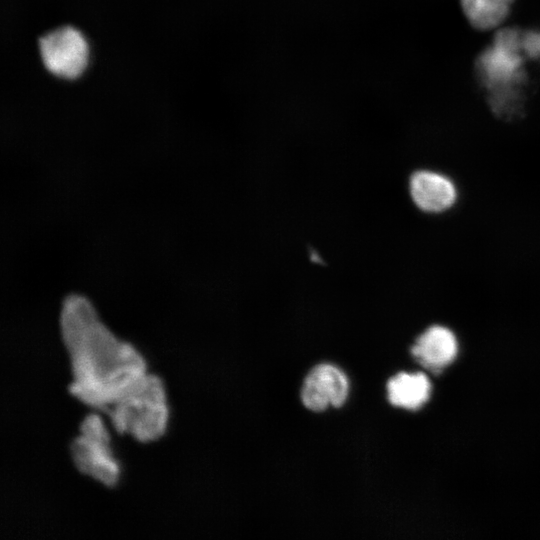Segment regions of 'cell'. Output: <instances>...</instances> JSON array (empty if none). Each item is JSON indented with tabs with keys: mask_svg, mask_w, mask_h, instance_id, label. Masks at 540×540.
<instances>
[{
	"mask_svg": "<svg viewBox=\"0 0 540 540\" xmlns=\"http://www.w3.org/2000/svg\"><path fill=\"white\" fill-rule=\"evenodd\" d=\"M411 352L426 368L440 370L454 360L457 354V340L448 328L440 325L431 326L417 338Z\"/></svg>",
	"mask_w": 540,
	"mask_h": 540,
	"instance_id": "cell-7",
	"label": "cell"
},
{
	"mask_svg": "<svg viewBox=\"0 0 540 540\" xmlns=\"http://www.w3.org/2000/svg\"><path fill=\"white\" fill-rule=\"evenodd\" d=\"M80 432L70 446L76 468L109 488L115 487L119 480V464L113 457L110 437L101 418L89 414L81 423Z\"/></svg>",
	"mask_w": 540,
	"mask_h": 540,
	"instance_id": "cell-3",
	"label": "cell"
},
{
	"mask_svg": "<svg viewBox=\"0 0 540 540\" xmlns=\"http://www.w3.org/2000/svg\"><path fill=\"white\" fill-rule=\"evenodd\" d=\"M104 413L110 417L118 434L127 433L140 442L159 439L166 431L168 420L162 380L146 374Z\"/></svg>",
	"mask_w": 540,
	"mask_h": 540,
	"instance_id": "cell-2",
	"label": "cell"
},
{
	"mask_svg": "<svg viewBox=\"0 0 540 540\" xmlns=\"http://www.w3.org/2000/svg\"><path fill=\"white\" fill-rule=\"evenodd\" d=\"M430 391L429 379L422 373H399L387 384L390 403L412 410L418 409L428 400Z\"/></svg>",
	"mask_w": 540,
	"mask_h": 540,
	"instance_id": "cell-8",
	"label": "cell"
},
{
	"mask_svg": "<svg viewBox=\"0 0 540 540\" xmlns=\"http://www.w3.org/2000/svg\"><path fill=\"white\" fill-rule=\"evenodd\" d=\"M60 327L72 367L69 391L86 405L104 412L147 374L142 355L115 337L84 296L64 299Z\"/></svg>",
	"mask_w": 540,
	"mask_h": 540,
	"instance_id": "cell-1",
	"label": "cell"
},
{
	"mask_svg": "<svg viewBox=\"0 0 540 540\" xmlns=\"http://www.w3.org/2000/svg\"><path fill=\"white\" fill-rule=\"evenodd\" d=\"M409 192L414 204L428 213L446 211L457 199L454 182L447 176L431 170L414 172L409 180Z\"/></svg>",
	"mask_w": 540,
	"mask_h": 540,
	"instance_id": "cell-6",
	"label": "cell"
},
{
	"mask_svg": "<svg viewBox=\"0 0 540 540\" xmlns=\"http://www.w3.org/2000/svg\"><path fill=\"white\" fill-rule=\"evenodd\" d=\"M514 0H461L463 13L473 28H497L509 15Z\"/></svg>",
	"mask_w": 540,
	"mask_h": 540,
	"instance_id": "cell-9",
	"label": "cell"
},
{
	"mask_svg": "<svg viewBox=\"0 0 540 540\" xmlns=\"http://www.w3.org/2000/svg\"><path fill=\"white\" fill-rule=\"evenodd\" d=\"M348 390V380L340 369L331 364H320L305 378L301 399L308 409L322 411L329 405L340 407Z\"/></svg>",
	"mask_w": 540,
	"mask_h": 540,
	"instance_id": "cell-5",
	"label": "cell"
},
{
	"mask_svg": "<svg viewBox=\"0 0 540 540\" xmlns=\"http://www.w3.org/2000/svg\"><path fill=\"white\" fill-rule=\"evenodd\" d=\"M38 47L45 69L54 76L74 79L88 63V43L72 26H61L39 38Z\"/></svg>",
	"mask_w": 540,
	"mask_h": 540,
	"instance_id": "cell-4",
	"label": "cell"
}]
</instances>
